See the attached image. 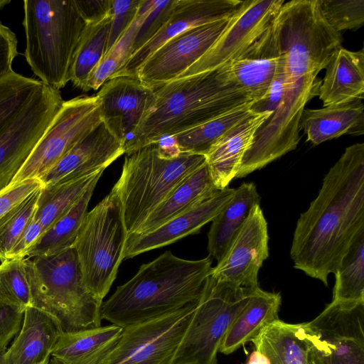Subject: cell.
<instances>
[{
	"label": "cell",
	"instance_id": "14",
	"mask_svg": "<svg viewBox=\"0 0 364 364\" xmlns=\"http://www.w3.org/2000/svg\"><path fill=\"white\" fill-rule=\"evenodd\" d=\"M305 325L327 364H364V301H332Z\"/></svg>",
	"mask_w": 364,
	"mask_h": 364
},
{
	"label": "cell",
	"instance_id": "5",
	"mask_svg": "<svg viewBox=\"0 0 364 364\" xmlns=\"http://www.w3.org/2000/svg\"><path fill=\"white\" fill-rule=\"evenodd\" d=\"M205 163L203 155L167 156L156 143L127 155L109 194L119 204L127 235L135 233L172 191Z\"/></svg>",
	"mask_w": 364,
	"mask_h": 364
},
{
	"label": "cell",
	"instance_id": "7",
	"mask_svg": "<svg viewBox=\"0 0 364 364\" xmlns=\"http://www.w3.org/2000/svg\"><path fill=\"white\" fill-rule=\"evenodd\" d=\"M274 18L289 79L317 75L341 47V33L327 23L318 0L284 1Z\"/></svg>",
	"mask_w": 364,
	"mask_h": 364
},
{
	"label": "cell",
	"instance_id": "52",
	"mask_svg": "<svg viewBox=\"0 0 364 364\" xmlns=\"http://www.w3.org/2000/svg\"><path fill=\"white\" fill-rule=\"evenodd\" d=\"M10 0H0V10L2 9L5 6L10 4Z\"/></svg>",
	"mask_w": 364,
	"mask_h": 364
},
{
	"label": "cell",
	"instance_id": "53",
	"mask_svg": "<svg viewBox=\"0 0 364 364\" xmlns=\"http://www.w3.org/2000/svg\"><path fill=\"white\" fill-rule=\"evenodd\" d=\"M50 359V357L48 358L46 360H44L43 363H41L40 364H49Z\"/></svg>",
	"mask_w": 364,
	"mask_h": 364
},
{
	"label": "cell",
	"instance_id": "12",
	"mask_svg": "<svg viewBox=\"0 0 364 364\" xmlns=\"http://www.w3.org/2000/svg\"><path fill=\"white\" fill-rule=\"evenodd\" d=\"M198 301L123 327L117 344L103 364H170Z\"/></svg>",
	"mask_w": 364,
	"mask_h": 364
},
{
	"label": "cell",
	"instance_id": "39",
	"mask_svg": "<svg viewBox=\"0 0 364 364\" xmlns=\"http://www.w3.org/2000/svg\"><path fill=\"white\" fill-rule=\"evenodd\" d=\"M43 85L38 80L14 70L0 79V131L26 106Z\"/></svg>",
	"mask_w": 364,
	"mask_h": 364
},
{
	"label": "cell",
	"instance_id": "32",
	"mask_svg": "<svg viewBox=\"0 0 364 364\" xmlns=\"http://www.w3.org/2000/svg\"><path fill=\"white\" fill-rule=\"evenodd\" d=\"M109 27V14L97 21L86 23L69 75V81L82 91L89 76L106 54Z\"/></svg>",
	"mask_w": 364,
	"mask_h": 364
},
{
	"label": "cell",
	"instance_id": "48",
	"mask_svg": "<svg viewBox=\"0 0 364 364\" xmlns=\"http://www.w3.org/2000/svg\"><path fill=\"white\" fill-rule=\"evenodd\" d=\"M23 314L8 307L0 306V356L21 329Z\"/></svg>",
	"mask_w": 364,
	"mask_h": 364
},
{
	"label": "cell",
	"instance_id": "19",
	"mask_svg": "<svg viewBox=\"0 0 364 364\" xmlns=\"http://www.w3.org/2000/svg\"><path fill=\"white\" fill-rule=\"evenodd\" d=\"M235 189L226 187L220 190L213 196L151 232L127 235L124 259L132 258L198 233L201 228L211 222L230 200Z\"/></svg>",
	"mask_w": 364,
	"mask_h": 364
},
{
	"label": "cell",
	"instance_id": "18",
	"mask_svg": "<svg viewBox=\"0 0 364 364\" xmlns=\"http://www.w3.org/2000/svg\"><path fill=\"white\" fill-rule=\"evenodd\" d=\"M242 1L176 0L171 12L159 31L133 53L109 79L116 77L136 78L142 63L170 39L192 28L230 17Z\"/></svg>",
	"mask_w": 364,
	"mask_h": 364
},
{
	"label": "cell",
	"instance_id": "13",
	"mask_svg": "<svg viewBox=\"0 0 364 364\" xmlns=\"http://www.w3.org/2000/svg\"><path fill=\"white\" fill-rule=\"evenodd\" d=\"M63 102L60 90L43 85L0 131V193L11 186Z\"/></svg>",
	"mask_w": 364,
	"mask_h": 364
},
{
	"label": "cell",
	"instance_id": "15",
	"mask_svg": "<svg viewBox=\"0 0 364 364\" xmlns=\"http://www.w3.org/2000/svg\"><path fill=\"white\" fill-rule=\"evenodd\" d=\"M230 17L192 28L170 39L142 63L136 78L152 90L178 78L211 48Z\"/></svg>",
	"mask_w": 364,
	"mask_h": 364
},
{
	"label": "cell",
	"instance_id": "29",
	"mask_svg": "<svg viewBox=\"0 0 364 364\" xmlns=\"http://www.w3.org/2000/svg\"><path fill=\"white\" fill-rule=\"evenodd\" d=\"M261 198L254 183H242L233 196L211 221L208 233L209 256L218 262L247 220L251 210L259 205Z\"/></svg>",
	"mask_w": 364,
	"mask_h": 364
},
{
	"label": "cell",
	"instance_id": "36",
	"mask_svg": "<svg viewBox=\"0 0 364 364\" xmlns=\"http://www.w3.org/2000/svg\"><path fill=\"white\" fill-rule=\"evenodd\" d=\"M155 4L156 0H141L134 20L92 72L84 92L97 90L124 65L131 55L133 41L141 23Z\"/></svg>",
	"mask_w": 364,
	"mask_h": 364
},
{
	"label": "cell",
	"instance_id": "3",
	"mask_svg": "<svg viewBox=\"0 0 364 364\" xmlns=\"http://www.w3.org/2000/svg\"><path fill=\"white\" fill-rule=\"evenodd\" d=\"M213 258L196 260L166 251L143 264L101 306V318L121 327L154 318L198 301Z\"/></svg>",
	"mask_w": 364,
	"mask_h": 364
},
{
	"label": "cell",
	"instance_id": "17",
	"mask_svg": "<svg viewBox=\"0 0 364 364\" xmlns=\"http://www.w3.org/2000/svg\"><path fill=\"white\" fill-rule=\"evenodd\" d=\"M267 223L259 205H255L222 258L212 267L218 281L255 289L258 272L269 257Z\"/></svg>",
	"mask_w": 364,
	"mask_h": 364
},
{
	"label": "cell",
	"instance_id": "44",
	"mask_svg": "<svg viewBox=\"0 0 364 364\" xmlns=\"http://www.w3.org/2000/svg\"><path fill=\"white\" fill-rule=\"evenodd\" d=\"M288 85V77L285 70L284 57L282 56L279 66L265 95L252 102L250 110L252 113L272 112L282 102Z\"/></svg>",
	"mask_w": 364,
	"mask_h": 364
},
{
	"label": "cell",
	"instance_id": "46",
	"mask_svg": "<svg viewBox=\"0 0 364 364\" xmlns=\"http://www.w3.org/2000/svg\"><path fill=\"white\" fill-rule=\"evenodd\" d=\"M43 232V226L33 216L17 239L7 259L26 258Z\"/></svg>",
	"mask_w": 364,
	"mask_h": 364
},
{
	"label": "cell",
	"instance_id": "25",
	"mask_svg": "<svg viewBox=\"0 0 364 364\" xmlns=\"http://www.w3.org/2000/svg\"><path fill=\"white\" fill-rule=\"evenodd\" d=\"M123 327L110 324L63 333L50 353L59 364H103L121 336Z\"/></svg>",
	"mask_w": 364,
	"mask_h": 364
},
{
	"label": "cell",
	"instance_id": "51",
	"mask_svg": "<svg viewBox=\"0 0 364 364\" xmlns=\"http://www.w3.org/2000/svg\"><path fill=\"white\" fill-rule=\"evenodd\" d=\"M308 364H327L312 342L308 353Z\"/></svg>",
	"mask_w": 364,
	"mask_h": 364
},
{
	"label": "cell",
	"instance_id": "41",
	"mask_svg": "<svg viewBox=\"0 0 364 364\" xmlns=\"http://www.w3.org/2000/svg\"><path fill=\"white\" fill-rule=\"evenodd\" d=\"M318 3L327 23L339 33L364 24V0H318Z\"/></svg>",
	"mask_w": 364,
	"mask_h": 364
},
{
	"label": "cell",
	"instance_id": "45",
	"mask_svg": "<svg viewBox=\"0 0 364 364\" xmlns=\"http://www.w3.org/2000/svg\"><path fill=\"white\" fill-rule=\"evenodd\" d=\"M42 186L40 180L32 178L12 185L1 193L0 220Z\"/></svg>",
	"mask_w": 364,
	"mask_h": 364
},
{
	"label": "cell",
	"instance_id": "49",
	"mask_svg": "<svg viewBox=\"0 0 364 364\" xmlns=\"http://www.w3.org/2000/svg\"><path fill=\"white\" fill-rule=\"evenodd\" d=\"M75 1L86 23L97 21L109 14L110 0Z\"/></svg>",
	"mask_w": 364,
	"mask_h": 364
},
{
	"label": "cell",
	"instance_id": "1",
	"mask_svg": "<svg viewBox=\"0 0 364 364\" xmlns=\"http://www.w3.org/2000/svg\"><path fill=\"white\" fill-rule=\"evenodd\" d=\"M364 234V144L348 146L300 215L290 256L294 268L328 286L355 240Z\"/></svg>",
	"mask_w": 364,
	"mask_h": 364
},
{
	"label": "cell",
	"instance_id": "21",
	"mask_svg": "<svg viewBox=\"0 0 364 364\" xmlns=\"http://www.w3.org/2000/svg\"><path fill=\"white\" fill-rule=\"evenodd\" d=\"M124 154L123 143L102 122L40 178L43 186L105 168Z\"/></svg>",
	"mask_w": 364,
	"mask_h": 364
},
{
	"label": "cell",
	"instance_id": "40",
	"mask_svg": "<svg viewBox=\"0 0 364 364\" xmlns=\"http://www.w3.org/2000/svg\"><path fill=\"white\" fill-rule=\"evenodd\" d=\"M41 187L0 220V260L1 262L7 259L17 239L33 218Z\"/></svg>",
	"mask_w": 364,
	"mask_h": 364
},
{
	"label": "cell",
	"instance_id": "50",
	"mask_svg": "<svg viewBox=\"0 0 364 364\" xmlns=\"http://www.w3.org/2000/svg\"><path fill=\"white\" fill-rule=\"evenodd\" d=\"M246 364H269V363L263 353L255 348L248 356Z\"/></svg>",
	"mask_w": 364,
	"mask_h": 364
},
{
	"label": "cell",
	"instance_id": "37",
	"mask_svg": "<svg viewBox=\"0 0 364 364\" xmlns=\"http://www.w3.org/2000/svg\"><path fill=\"white\" fill-rule=\"evenodd\" d=\"M334 274L332 301H364V234L353 242Z\"/></svg>",
	"mask_w": 364,
	"mask_h": 364
},
{
	"label": "cell",
	"instance_id": "2",
	"mask_svg": "<svg viewBox=\"0 0 364 364\" xmlns=\"http://www.w3.org/2000/svg\"><path fill=\"white\" fill-rule=\"evenodd\" d=\"M253 100L230 82L225 65L173 80L153 90L142 118L124 145V154L130 155Z\"/></svg>",
	"mask_w": 364,
	"mask_h": 364
},
{
	"label": "cell",
	"instance_id": "4",
	"mask_svg": "<svg viewBox=\"0 0 364 364\" xmlns=\"http://www.w3.org/2000/svg\"><path fill=\"white\" fill-rule=\"evenodd\" d=\"M23 10L26 60L41 82L60 90L86 22L75 0H25Z\"/></svg>",
	"mask_w": 364,
	"mask_h": 364
},
{
	"label": "cell",
	"instance_id": "24",
	"mask_svg": "<svg viewBox=\"0 0 364 364\" xmlns=\"http://www.w3.org/2000/svg\"><path fill=\"white\" fill-rule=\"evenodd\" d=\"M318 95L323 107L363 100L364 94V51L348 50L342 46L325 68Z\"/></svg>",
	"mask_w": 364,
	"mask_h": 364
},
{
	"label": "cell",
	"instance_id": "22",
	"mask_svg": "<svg viewBox=\"0 0 364 364\" xmlns=\"http://www.w3.org/2000/svg\"><path fill=\"white\" fill-rule=\"evenodd\" d=\"M272 114L251 112L228 131L205 155L210 176L218 189L228 187L230 182L236 177L257 131Z\"/></svg>",
	"mask_w": 364,
	"mask_h": 364
},
{
	"label": "cell",
	"instance_id": "31",
	"mask_svg": "<svg viewBox=\"0 0 364 364\" xmlns=\"http://www.w3.org/2000/svg\"><path fill=\"white\" fill-rule=\"evenodd\" d=\"M105 170L43 185L34 218L41 224L44 232L68 211L91 185L98 182Z\"/></svg>",
	"mask_w": 364,
	"mask_h": 364
},
{
	"label": "cell",
	"instance_id": "47",
	"mask_svg": "<svg viewBox=\"0 0 364 364\" xmlns=\"http://www.w3.org/2000/svg\"><path fill=\"white\" fill-rule=\"evenodd\" d=\"M17 46L15 33L0 21V79L13 71L12 63L18 55Z\"/></svg>",
	"mask_w": 364,
	"mask_h": 364
},
{
	"label": "cell",
	"instance_id": "16",
	"mask_svg": "<svg viewBox=\"0 0 364 364\" xmlns=\"http://www.w3.org/2000/svg\"><path fill=\"white\" fill-rule=\"evenodd\" d=\"M284 3L242 1L211 48L178 78L214 70L238 57L263 33Z\"/></svg>",
	"mask_w": 364,
	"mask_h": 364
},
{
	"label": "cell",
	"instance_id": "23",
	"mask_svg": "<svg viewBox=\"0 0 364 364\" xmlns=\"http://www.w3.org/2000/svg\"><path fill=\"white\" fill-rule=\"evenodd\" d=\"M62 333L53 316L35 307L28 308L20 331L0 356V364H40L50 357Z\"/></svg>",
	"mask_w": 364,
	"mask_h": 364
},
{
	"label": "cell",
	"instance_id": "38",
	"mask_svg": "<svg viewBox=\"0 0 364 364\" xmlns=\"http://www.w3.org/2000/svg\"><path fill=\"white\" fill-rule=\"evenodd\" d=\"M0 306L24 313L33 306L25 258L8 259L0 264Z\"/></svg>",
	"mask_w": 364,
	"mask_h": 364
},
{
	"label": "cell",
	"instance_id": "33",
	"mask_svg": "<svg viewBox=\"0 0 364 364\" xmlns=\"http://www.w3.org/2000/svg\"><path fill=\"white\" fill-rule=\"evenodd\" d=\"M97 183L91 185L79 200L41 237L26 258L50 255L73 247L87 214Z\"/></svg>",
	"mask_w": 364,
	"mask_h": 364
},
{
	"label": "cell",
	"instance_id": "27",
	"mask_svg": "<svg viewBox=\"0 0 364 364\" xmlns=\"http://www.w3.org/2000/svg\"><path fill=\"white\" fill-rule=\"evenodd\" d=\"M281 301L279 293L269 292L257 287L229 327L219 352L229 355L252 342L266 326L279 320Z\"/></svg>",
	"mask_w": 364,
	"mask_h": 364
},
{
	"label": "cell",
	"instance_id": "20",
	"mask_svg": "<svg viewBox=\"0 0 364 364\" xmlns=\"http://www.w3.org/2000/svg\"><path fill=\"white\" fill-rule=\"evenodd\" d=\"M152 92L137 78L116 77L97 93L102 122L124 145L142 118Z\"/></svg>",
	"mask_w": 364,
	"mask_h": 364
},
{
	"label": "cell",
	"instance_id": "6",
	"mask_svg": "<svg viewBox=\"0 0 364 364\" xmlns=\"http://www.w3.org/2000/svg\"><path fill=\"white\" fill-rule=\"evenodd\" d=\"M25 258L33 306L53 316L63 333L101 326V306L86 287L73 247Z\"/></svg>",
	"mask_w": 364,
	"mask_h": 364
},
{
	"label": "cell",
	"instance_id": "43",
	"mask_svg": "<svg viewBox=\"0 0 364 364\" xmlns=\"http://www.w3.org/2000/svg\"><path fill=\"white\" fill-rule=\"evenodd\" d=\"M175 1L156 0L155 6L145 17L135 36L131 55L147 43L162 27L171 12Z\"/></svg>",
	"mask_w": 364,
	"mask_h": 364
},
{
	"label": "cell",
	"instance_id": "30",
	"mask_svg": "<svg viewBox=\"0 0 364 364\" xmlns=\"http://www.w3.org/2000/svg\"><path fill=\"white\" fill-rule=\"evenodd\" d=\"M252 343L269 364H308L311 341L305 323H289L279 319L266 326Z\"/></svg>",
	"mask_w": 364,
	"mask_h": 364
},
{
	"label": "cell",
	"instance_id": "9",
	"mask_svg": "<svg viewBox=\"0 0 364 364\" xmlns=\"http://www.w3.org/2000/svg\"><path fill=\"white\" fill-rule=\"evenodd\" d=\"M255 289L218 281L210 274L170 364H218L222 341Z\"/></svg>",
	"mask_w": 364,
	"mask_h": 364
},
{
	"label": "cell",
	"instance_id": "28",
	"mask_svg": "<svg viewBox=\"0 0 364 364\" xmlns=\"http://www.w3.org/2000/svg\"><path fill=\"white\" fill-rule=\"evenodd\" d=\"M219 191L214 185L205 163L186 178L149 215L134 234H143L155 230L213 196Z\"/></svg>",
	"mask_w": 364,
	"mask_h": 364
},
{
	"label": "cell",
	"instance_id": "42",
	"mask_svg": "<svg viewBox=\"0 0 364 364\" xmlns=\"http://www.w3.org/2000/svg\"><path fill=\"white\" fill-rule=\"evenodd\" d=\"M141 0H110V27L106 53L116 44L134 20Z\"/></svg>",
	"mask_w": 364,
	"mask_h": 364
},
{
	"label": "cell",
	"instance_id": "11",
	"mask_svg": "<svg viewBox=\"0 0 364 364\" xmlns=\"http://www.w3.org/2000/svg\"><path fill=\"white\" fill-rule=\"evenodd\" d=\"M102 122L97 95L78 96L64 101L11 186L32 178L40 180Z\"/></svg>",
	"mask_w": 364,
	"mask_h": 364
},
{
	"label": "cell",
	"instance_id": "35",
	"mask_svg": "<svg viewBox=\"0 0 364 364\" xmlns=\"http://www.w3.org/2000/svg\"><path fill=\"white\" fill-rule=\"evenodd\" d=\"M282 56L276 58L238 57L224 65L230 82L253 100H257L267 92Z\"/></svg>",
	"mask_w": 364,
	"mask_h": 364
},
{
	"label": "cell",
	"instance_id": "10",
	"mask_svg": "<svg viewBox=\"0 0 364 364\" xmlns=\"http://www.w3.org/2000/svg\"><path fill=\"white\" fill-rule=\"evenodd\" d=\"M316 77V75L310 74L298 79L288 78L282 102L257 131L235 178L261 169L296 148L301 114L318 86Z\"/></svg>",
	"mask_w": 364,
	"mask_h": 364
},
{
	"label": "cell",
	"instance_id": "34",
	"mask_svg": "<svg viewBox=\"0 0 364 364\" xmlns=\"http://www.w3.org/2000/svg\"><path fill=\"white\" fill-rule=\"evenodd\" d=\"M252 102L193 129L173 135L180 152L205 156L228 131L251 113Z\"/></svg>",
	"mask_w": 364,
	"mask_h": 364
},
{
	"label": "cell",
	"instance_id": "26",
	"mask_svg": "<svg viewBox=\"0 0 364 364\" xmlns=\"http://www.w3.org/2000/svg\"><path fill=\"white\" fill-rule=\"evenodd\" d=\"M363 111L362 100L319 109H304L299 130L302 129L306 140L315 145L343 134L362 135Z\"/></svg>",
	"mask_w": 364,
	"mask_h": 364
},
{
	"label": "cell",
	"instance_id": "8",
	"mask_svg": "<svg viewBox=\"0 0 364 364\" xmlns=\"http://www.w3.org/2000/svg\"><path fill=\"white\" fill-rule=\"evenodd\" d=\"M127 237L119 204L109 193L87 213L73 245L84 282L101 301L124 259Z\"/></svg>",
	"mask_w": 364,
	"mask_h": 364
}]
</instances>
